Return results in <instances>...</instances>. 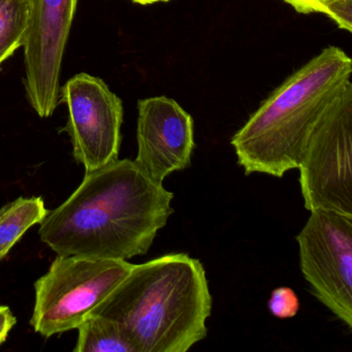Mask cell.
Segmentation results:
<instances>
[{"label": "cell", "instance_id": "6da1fadb", "mask_svg": "<svg viewBox=\"0 0 352 352\" xmlns=\"http://www.w3.org/2000/svg\"><path fill=\"white\" fill-rule=\"evenodd\" d=\"M173 199L135 160H117L86 173L41 222V239L57 255L127 261L149 251L174 212Z\"/></svg>", "mask_w": 352, "mask_h": 352}, {"label": "cell", "instance_id": "7a4b0ae2", "mask_svg": "<svg viewBox=\"0 0 352 352\" xmlns=\"http://www.w3.org/2000/svg\"><path fill=\"white\" fill-rule=\"evenodd\" d=\"M212 305L201 261L173 253L133 265L91 314L118 323L138 352H187L207 337Z\"/></svg>", "mask_w": 352, "mask_h": 352}, {"label": "cell", "instance_id": "3957f363", "mask_svg": "<svg viewBox=\"0 0 352 352\" xmlns=\"http://www.w3.org/2000/svg\"><path fill=\"white\" fill-rule=\"evenodd\" d=\"M351 76L352 59L335 46L292 74L232 138L245 174L282 178L298 168L309 135Z\"/></svg>", "mask_w": 352, "mask_h": 352}, {"label": "cell", "instance_id": "277c9868", "mask_svg": "<svg viewBox=\"0 0 352 352\" xmlns=\"http://www.w3.org/2000/svg\"><path fill=\"white\" fill-rule=\"evenodd\" d=\"M121 259L58 255L34 284L36 302L30 324L49 338L78 329L131 272Z\"/></svg>", "mask_w": 352, "mask_h": 352}, {"label": "cell", "instance_id": "5b68a950", "mask_svg": "<svg viewBox=\"0 0 352 352\" xmlns=\"http://www.w3.org/2000/svg\"><path fill=\"white\" fill-rule=\"evenodd\" d=\"M298 170L304 205L352 217V82L317 121Z\"/></svg>", "mask_w": 352, "mask_h": 352}, {"label": "cell", "instance_id": "8992f818", "mask_svg": "<svg viewBox=\"0 0 352 352\" xmlns=\"http://www.w3.org/2000/svg\"><path fill=\"white\" fill-rule=\"evenodd\" d=\"M315 298L352 329V217L314 210L296 238Z\"/></svg>", "mask_w": 352, "mask_h": 352}, {"label": "cell", "instance_id": "52a82bcc", "mask_svg": "<svg viewBox=\"0 0 352 352\" xmlns=\"http://www.w3.org/2000/svg\"><path fill=\"white\" fill-rule=\"evenodd\" d=\"M69 110L65 131L73 155L86 173L118 160L123 122L122 100L104 80L89 74L74 76L59 91Z\"/></svg>", "mask_w": 352, "mask_h": 352}, {"label": "cell", "instance_id": "ba28073f", "mask_svg": "<svg viewBox=\"0 0 352 352\" xmlns=\"http://www.w3.org/2000/svg\"><path fill=\"white\" fill-rule=\"evenodd\" d=\"M78 0H32L24 43L26 98L41 118L59 104L60 72Z\"/></svg>", "mask_w": 352, "mask_h": 352}, {"label": "cell", "instance_id": "9c48e42d", "mask_svg": "<svg viewBox=\"0 0 352 352\" xmlns=\"http://www.w3.org/2000/svg\"><path fill=\"white\" fill-rule=\"evenodd\" d=\"M137 142L135 164L152 180L164 183L173 173L190 166L195 147L192 117L166 96L140 100Z\"/></svg>", "mask_w": 352, "mask_h": 352}, {"label": "cell", "instance_id": "30bf717a", "mask_svg": "<svg viewBox=\"0 0 352 352\" xmlns=\"http://www.w3.org/2000/svg\"><path fill=\"white\" fill-rule=\"evenodd\" d=\"M42 197H19L0 209V261L32 226L48 215Z\"/></svg>", "mask_w": 352, "mask_h": 352}, {"label": "cell", "instance_id": "8fae6325", "mask_svg": "<svg viewBox=\"0 0 352 352\" xmlns=\"http://www.w3.org/2000/svg\"><path fill=\"white\" fill-rule=\"evenodd\" d=\"M77 329L75 352H138L122 327L106 317L88 315Z\"/></svg>", "mask_w": 352, "mask_h": 352}, {"label": "cell", "instance_id": "7c38bea8", "mask_svg": "<svg viewBox=\"0 0 352 352\" xmlns=\"http://www.w3.org/2000/svg\"><path fill=\"white\" fill-rule=\"evenodd\" d=\"M32 0H0V67L24 46Z\"/></svg>", "mask_w": 352, "mask_h": 352}, {"label": "cell", "instance_id": "4fadbf2b", "mask_svg": "<svg viewBox=\"0 0 352 352\" xmlns=\"http://www.w3.org/2000/svg\"><path fill=\"white\" fill-rule=\"evenodd\" d=\"M267 308L277 318H292L300 311V300L292 288L281 286L272 292Z\"/></svg>", "mask_w": 352, "mask_h": 352}, {"label": "cell", "instance_id": "5bb4252c", "mask_svg": "<svg viewBox=\"0 0 352 352\" xmlns=\"http://www.w3.org/2000/svg\"><path fill=\"white\" fill-rule=\"evenodd\" d=\"M289 5L296 13L323 14L333 19L340 8L352 5V0H282Z\"/></svg>", "mask_w": 352, "mask_h": 352}, {"label": "cell", "instance_id": "9a60e30c", "mask_svg": "<svg viewBox=\"0 0 352 352\" xmlns=\"http://www.w3.org/2000/svg\"><path fill=\"white\" fill-rule=\"evenodd\" d=\"M17 322L11 309L7 306H0V345L5 343L10 331Z\"/></svg>", "mask_w": 352, "mask_h": 352}, {"label": "cell", "instance_id": "2e32d148", "mask_svg": "<svg viewBox=\"0 0 352 352\" xmlns=\"http://www.w3.org/2000/svg\"><path fill=\"white\" fill-rule=\"evenodd\" d=\"M133 3H139L142 6L153 5V3H160L162 0H131Z\"/></svg>", "mask_w": 352, "mask_h": 352}, {"label": "cell", "instance_id": "e0dca14e", "mask_svg": "<svg viewBox=\"0 0 352 352\" xmlns=\"http://www.w3.org/2000/svg\"><path fill=\"white\" fill-rule=\"evenodd\" d=\"M162 1H164V3H168L170 0H162Z\"/></svg>", "mask_w": 352, "mask_h": 352}]
</instances>
